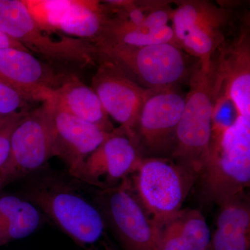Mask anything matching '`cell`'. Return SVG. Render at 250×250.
<instances>
[{
	"mask_svg": "<svg viewBox=\"0 0 250 250\" xmlns=\"http://www.w3.org/2000/svg\"><path fill=\"white\" fill-rule=\"evenodd\" d=\"M42 167L25 177V200L83 250H118L91 187Z\"/></svg>",
	"mask_w": 250,
	"mask_h": 250,
	"instance_id": "obj_1",
	"label": "cell"
},
{
	"mask_svg": "<svg viewBox=\"0 0 250 250\" xmlns=\"http://www.w3.org/2000/svg\"><path fill=\"white\" fill-rule=\"evenodd\" d=\"M206 200L220 205L250 183V120L238 115L229 127L212 126L209 153L200 172Z\"/></svg>",
	"mask_w": 250,
	"mask_h": 250,
	"instance_id": "obj_2",
	"label": "cell"
},
{
	"mask_svg": "<svg viewBox=\"0 0 250 250\" xmlns=\"http://www.w3.org/2000/svg\"><path fill=\"white\" fill-rule=\"evenodd\" d=\"M95 45L98 56L110 59L135 83L153 92L176 89L188 83L198 62L176 44L131 47L99 42Z\"/></svg>",
	"mask_w": 250,
	"mask_h": 250,
	"instance_id": "obj_3",
	"label": "cell"
},
{
	"mask_svg": "<svg viewBox=\"0 0 250 250\" xmlns=\"http://www.w3.org/2000/svg\"><path fill=\"white\" fill-rule=\"evenodd\" d=\"M213 63L205 68L197 62L189 81L183 113L170 159L195 177L200 174L209 153L214 106Z\"/></svg>",
	"mask_w": 250,
	"mask_h": 250,
	"instance_id": "obj_4",
	"label": "cell"
},
{
	"mask_svg": "<svg viewBox=\"0 0 250 250\" xmlns=\"http://www.w3.org/2000/svg\"><path fill=\"white\" fill-rule=\"evenodd\" d=\"M175 4L171 27L176 43L208 68L213 54L236 25V3L184 0Z\"/></svg>",
	"mask_w": 250,
	"mask_h": 250,
	"instance_id": "obj_5",
	"label": "cell"
},
{
	"mask_svg": "<svg viewBox=\"0 0 250 250\" xmlns=\"http://www.w3.org/2000/svg\"><path fill=\"white\" fill-rule=\"evenodd\" d=\"M0 30L29 52L54 62L85 66L95 63L98 52L93 42L71 36H52L34 21L23 0H0Z\"/></svg>",
	"mask_w": 250,
	"mask_h": 250,
	"instance_id": "obj_6",
	"label": "cell"
},
{
	"mask_svg": "<svg viewBox=\"0 0 250 250\" xmlns=\"http://www.w3.org/2000/svg\"><path fill=\"white\" fill-rule=\"evenodd\" d=\"M134 172L138 200L154 223L182 210L196 177L170 158H142Z\"/></svg>",
	"mask_w": 250,
	"mask_h": 250,
	"instance_id": "obj_7",
	"label": "cell"
},
{
	"mask_svg": "<svg viewBox=\"0 0 250 250\" xmlns=\"http://www.w3.org/2000/svg\"><path fill=\"white\" fill-rule=\"evenodd\" d=\"M109 231L124 250H158L156 228L125 179L106 189L92 187Z\"/></svg>",
	"mask_w": 250,
	"mask_h": 250,
	"instance_id": "obj_8",
	"label": "cell"
},
{
	"mask_svg": "<svg viewBox=\"0 0 250 250\" xmlns=\"http://www.w3.org/2000/svg\"><path fill=\"white\" fill-rule=\"evenodd\" d=\"M214 91L228 95L238 115L250 120V15L240 14L236 25L211 59Z\"/></svg>",
	"mask_w": 250,
	"mask_h": 250,
	"instance_id": "obj_9",
	"label": "cell"
},
{
	"mask_svg": "<svg viewBox=\"0 0 250 250\" xmlns=\"http://www.w3.org/2000/svg\"><path fill=\"white\" fill-rule=\"evenodd\" d=\"M185 96L178 88L153 92L143 104L134 129L142 158H170Z\"/></svg>",
	"mask_w": 250,
	"mask_h": 250,
	"instance_id": "obj_10",
	"label": "cell"
},
{
	"mask_svg": "<svg viewBox=\"0 0 250 250\" xmlns=\"http://www.w3.org/2000/svg\"><path fill=\"white\" fill-rule=\"evenodd\" d=\"M52 157L47 104L28 112L15 126L9 157L0 168V187L24 179L43 167Z\"/></svg>",
	"mask_w": 250,
	"mask_h": 250,
	"instance_id": "obj_11",
	"label": "cell"
},
{
	"mask_svg": "<svg viewBox=\"0 0 250 250\" xmlns=\"http://www.w3.org/2000/svg\"><path fill=\"white\" fill-rule=\"evenodd\" d=\"M141 159L134 141L120 126L69 174L89 187L109 188L134 172Z\"/></svg>",
	"mask_w": 250,
	"mask_h": 250,
	"instance_id": "obj_12",
	"label": "cell"
},
{
	"mask_svg": "<svg viewBox=\"0 0 250 250\" xmlns=\"http://www.w3.org/2000/svg\"><path fill=\"white\" fill-rule=\"evenodd\" d=\"M98 60L91 88L108 116L119 123L121 127L134 141V129L140 112L153 91L135 83L110 59L98 56Z\"/></svg>",
	"mask_w": 250,
	"mask_h": 250,
	"instance_id": "obj_13",
	"label": "cell"
},
{
	"mask_svg": "<svg viewBox=\"0 0 250 250\" xmlns=\"http://www.w3.org/2000/svg\"><path fill=\"white\" fill-rule=\"evenodd\" d=\"M45 103L48 110L52 157L60 158L68 167V173H71L113 131L107 132L61 111L49 102Z\"/></svg>",
	"mask_w": 250,
	"mask_h": 250,
	"instance_id": "obj_14",
	"label": "cell"
},
{
	"mask_svg": "<svg viewBox=\"0 0 250 250\" xmlns=\"http://www.w3.org/2000/svg\"><path fill=\"white\" fill-rule=\"evenodd\" d=\"M66 77L56 73L31 52L15 48L0 49V82L12 87L27 101H50L54 90Z\"/></svg>",
	"mask_w": 250,
	"mask_h": 250,
	"instance_id": "obj_15",
	"label": "cell"
},
{
	"mask_svg": "<svg viewBox=\"0 0 250 250\" xmlns=\"http://www.w3.org/2000/svg\"><path fill=\"white\" fill-rule=\"evenodd\" d=\"M103 1L93 0H52L46 14V25L52 32L95 42L106 22Z\"/></svg>",
	"mask_w": 250,
	"mask_h": 250,
	"instance_id": "obj_16",
	"label": "cell"
},
{
	"mask_svg": "<svg viewBox=\"0 0 250 250\" xmlns=\"http://www.w3.org/2000/svg\"><path fill=\"white\" fill-rule=\"evenodd\" d=\"M154 225L158 250H210L211 232L200 210H180Z\"/></svg>",
	"mask_w": 250,
	"mask_h": 250,
	"instance_id": "obj_17",
	"label": "cell"
},
{
	"mask_svg": "<svg viewBox=\"0 0 250 250\" xmlns=\"http://www.w3.org/2000/svg\"><path fill=\"white\" fill-rule=\"evenodd\" d=\"M49 103L61 111L97 125L107 132L116 129L93 88L75 75L67 76L54 90L53 97Z\"/></svg>",
	"mask_w": 250,
	"mask_h": 250,
	"instance_id": "obj_18",
	"label": "cell"
},
{
	"mask_svg": "<svg viewBox=\"0 0 250 250\" xmlns=\"http://www.w3.org/2000/svg\"><path fill=\"white\" fill-rule=\"evenodd\" d=\"M220 206L210 250H250V210L244 195Z\"/></svg>",
	"mask_w": 250,
	"mask_h": 250,
	"instance_id": "obj_19",
	"label": "cell"
},
{
	"mask_svg": "<svg viewBox=\"0 0 250 250\" xmlns=\"http://www.w3.org/2000/svg\"><path fill=\"white\" fill-rule=\"evenodd\" d=\"M31 202L16 196L0 199V245L29 236L39 228L41 213Z\"/></svg>",
	"mask_w": 250,
	"mask_h": 250,
	"instance_id": "obj_20",
	"label": "cell"
},
{
	"mask_svg": "<svg viewBox=\"0 0 250 250\" xmlns=\"http://www.w3.org/2000/svg\"><path fill=\"white\" fill-rule=\"evenodd\" d=\"M99 42L118 44L131 47H145L163 43L176 44L171 26H141L131 29L104 27L103 33L94 44Z\"/></svg>",
	"mask_w": 250,
	"mask_h": 250,
	"instance_id": "obj_21",
	"label": "cell"
},
{
	"mask_svg": "<svg viewBox=\"0 0 250 250\" xmlns=\"http://www.w3.org/2000/svg\"><path fill=\"white\" fill-rule=\"evenodd\" d=\"M28 102L17 90L0 82V115L24 116L28 113Z\"/></svg>",
	"mask_w": 250,
	"mask_h": 250,
	"instance_id": "obj_22",
	"label": "cell"
},
{
	"mask_svg": "<svg viewBox=\"0 0 250 250\" xmlns=\"http://www.w3.org/2000/svg\"><path fill=\"white\" fill-rule=\"evenodd\" d=\"M23 116H24L13 118L7 124L0 129V168L2 167L9 157L11 134L18 121Z\"/></svg>",
	"mask_w": 250,
	"mask_h": 250,
	"instance_id": "obj_23",
	"label": "cell"
},
{
	"mask_svg": "<svg viewBox=\"0 0 250 250\" xmlns=\"http://www.w3.org/2000/svg\"><path fill=\"white\" fill-rule=\"evenodd\" d=\"M5 48H15L29 52L27 49L21 45L17 41L15 40V39H12L7 34L0 30V49Z\"/></svg>",
	"mask_w": 250,
	"mask_h": 250,
	"instance_id": "obj_24",
	"label": "cell"
}]
</instances>
